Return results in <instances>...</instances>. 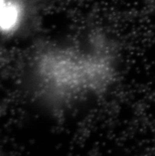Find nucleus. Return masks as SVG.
Returning <instances> with one entry per match:
<instances>
[{
	"label": "nucleus",
	"instance_id": "f03ea898",
	"mask_svg": "<svg viewBox=\"0 0 155 156\" xmlns=\"http://www.w3.org/2000/svg\"><path fill=\"white\" fill-rule=\"evenodd\" d=\"M1 29L8 32L13 30L20 21V5L13 0H1Z\"/></svg>",
	"mask_w": 155,
	"mask_h": 156
},
{
	"label": "nucleus",
	"instance_id": "f257e3e1",
	"mask_svg": "<svg viewBox=\"0 0 155 156\" xmlns=\"http://www.w3.org/2000/svg\"><path fill=\"white\" fill-rule=\"evenodd\" d=\"M41 72L55 89L75 92L101 86L108 78L109 69L99 59L79 58L71 54H54L44 58Z\"/></svg>",
	"mask_w": 155,
	"mask_h": 156
}]
</instances>
